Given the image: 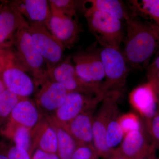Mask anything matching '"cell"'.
Masks as SVG:
<instances>
[{
    "mask_svg": "<svg viewBox=\"0 0 159 159\" xmlns=\"http://www.w3.org/2000/svg\"><path fill=\"white\" fill-rule=\"evenodd\" d=\"M126 33L122 51L129 68H147L159 48V27L129 12L125 20Z\"/></svg>",
    "mask_w": 159,
    "mask_h": 159,
    "instance_id": "obj_1",
    "label": "cell"
},
{
    "mask_svg": "<svg viewBox=\"0 0 159 159\" xmlns=\"http://www.w3.org/2000/svg\"><path fill=\"white\" fill-rule=\"evenodd\" d=\"M13 48L0 49V74L6 89L22 98L34 93L36 85Z\"/></svg>",
    "mask_w": 159,
    "mask_h": 159,
    "instance_id": "obj_2",
    "label": "cell"
},
{
    "mask_svg": "<svg viewBox=\"0 0 159 159\" xmlns=\"http://www.w3.org/2000/svg\"><path fill=\"white\" fill-rule=\"evenodd\" d=\"M29 27L18 32L12 48L20 61L32 75L37 87L49 78L48 68L44 60L34 46Z\"/></svg>",
    "mask_w": 159,
    "mask_h": 159,
    "instance_id": "obj_3",
    "label": "cell"
},
{
    "mask_svg": "<svg viewBox=\"0 0 159 159\" xmlns=\"http://www.w3.org/2000/svg\"><path fill=\"white\" fill-rule=\"evenodd\" d=\"M89 29L102 47L120 48L125 34L122 21L107 13L95 11L84 14Z\"/></svg>",
    "mask_w": 159,
    "mask_h": 159,
    "instance_id": "obj_4",
    "label": "cell"
},
{
    "mask_svg": "<svg viewBox=\"0 0 159 159\" xmlns=\"http://www.w3.org/2000/svg\"><path fill=\"white\" fill-rule=\"evenodd\" d=\"M99 52L105 73L103 86L105 92L121 93L130 70L123 52L112 47H102Z\"/></svg>",
    "mask_w": 159,
    "mask_h": 159,
    "instance_id": "obj_5",
    "label": "cell"
},
{
    "mask_svg": "<svg viewBox=\"0 0 159 159\" xmlns=\"http://www.w3.org/2000/svg\"><path fill=\"white\" fill-rule=\"evenodd\" d=\"M49 78L62 84L68 93L77 92L98 96L106 93L102 85L91 84L84 81L76 72L72 56L64 57L59 63L48 70Z\"/></svg>",
    "mask_w": 159,
    "mask_h": 159,
    "instance_id": "obj_6",
    "label": "cell"
},
{
    "mask_svg": "<svg viewBox=\"0 0 159 159\" xmlns=\"http://www.w3.org/2000/svg\"><path fill=\"white\" fill-rule=\"evenodd\" d=\"M121 95L119 92H109L101 102L99 110L93 119V145L100 157L105 159L113 150L107 145L106 134L110 120L118 112L117 101Z\"/></svg>",
    "mask_w": 159,
    "mask_h": 159,
    "instance_id": "obj_7",
    "label": "cell"
},
{
    "mask_svg": "<svg viewBox=\"0 0 159 159\" xmlns=\"http://www.w3.org/2000/svg\"><path fill=\"white\" fill-rule=\"evenodd\" d=\"M29 30L34 46L44 60L48 70L64 58L66 47L46 26L30 24Z\"/></svg>",
    "mask_w": 159,
    "mask_h": 159,
    "instance_id": "obj_8",
    "label": "cell"
},
{
    "mask_svg": "<svg viewBox=\"0 0 159 159\" xmlns=\"http://www.w3.org/2000/svg\"><path fill=\"white\" fill-rule=\"evenodd\" d=\"M97 42L84 50H80L72 56L76 72L84 81L96 85H102L105 73Z\"/></svg>",
    "mask_w": 159,
    "mask_h": 159,
    "instance_id": "obj_9",
    "label": "cell"
},
{
    "mask_svg": "<svg viewBox=\"0 0 159 159\" xmlns=\"http://www.w3.org/2000/svg\"><path fill=\"white\" fill-rule=\"evenodd\" d=\"M107 94L95 96L77 92L68 93L63 103L51 118L60 125L66 127L73 119L82 112L97 107Z\"/></svg>",
    "mask_w": 159,
    "mask_h": 159,
    "instance_id": "obj_10",
    "label": "cell"
},
{
    "mask_svg": "<svg viewBox=\"0 0 159 159\" xmlns=\"http://www.w3.org/2000/svg\"><path fill=\"white\" fill-rule=\"evenodd\" d=\"M29 25L11 1L0 2V49L13 47L18 32Z\"/></svg>",
    "mask_w": 159,
    "mask_h": 159,
    "instance_id": "obj_11",
    "label": "cell"
},
{
    "mask_svg": "<svg viewBox=\"0 0 159 159\" xmlns=\"http://www.w3.org/2000/svg\"><path fill=\"white\" fill-rule=\"evenodd\" d=\"M46 26L68 49L77 43L83 31L77 16H73L54 11H51Z\"/></svg>",
    "mask_w": 159,
    "mask_h": 159,
    "instance_id": "obj_12",
    "label": "cell"
},
{
    "mask_svg": "<svg viewBox=\"0 0 159 159\" xmlns=\"http://www.w3.org/2000/svg\"><path fill=\"white\" fill-rule=\"evenodd\" d=\"M129 101L132 107L146 121L151 119L157 110L158 97L149 81L134 89L129 93Z\"/></svg>",
    "mask_w": 159,
    "mask_h": 159,
    "instance_id": "obj_13",
    "label": "cell"
},
{
    "mask_svg": "<svg viewBox=\"0 0 159 159\" xmlns=\"http://www.w3.org/2000/svg\"><path fill=\"white\" fill-rule=\"evenodd\" d=\"M40 85L35 96L36 105L45 111L55 113L63 103L68 92L62 84L49 78Z\"/></svg>",
    "mask_w": 159,
    "mask_h": 159,
    "instance_id": "obj_14",
    "label": "cell"
},
{
    "mask_svg": "<svg viewBox=\"0 0 159 159\" xmlns=\"http://www.w3.org/2000/svg\"><path fill=\"white\" fill-rule=\"evenodd\" d=\"M11 2L20 11L29 24L46 26L51 14L49 1L16 0Z\"/></svg>",
    "mask_w": 159,
    "mask_h": 159,
    "instance_id": "obj_15",
    "label": "cell"
},
{
    "mask_svg": "<svg viewBox=\"0 0 159 159\" xmlns=\"http://www.w3.org/2000/svg\"><path fill=\"white\" fill-rule=\"evenodd\" d=\"M96 108L92 107L82 112L66 127L78 145H93V119Z\"/></svg>",
    "mask_w": 159,
    "mask_h": 159,
    "instance_id": "obj_16",
    "label": "cell"
},
{
    "mask_svg": "<svg viewBox=\"0 0 159 159\" xmlns=\"http://www.w3.org/2000/svg\"><path fill=\"white\" fill-rule=\"evenodd\" d=\"M31 138L33 152L37 148L48 153H57V134L48 119H41L31 129Z\"/></svg>",
    "mask_w": 159,
    "mask_h": 159,
    "instance_id": "obj_17",
    "label": "cell"
},
{
    "mask_svg": "<svg viewBox=\"0 0 159 159\" xmlns=\"http://www.w3.org/2000/svg\"><path fill=\"white\" fill-rule=\"evenodd\" d=\"M150 144L142 128L125 134L117 149L125 159H137L148 149Z\"/></svg>",
    "mask_w": 159,
    "mask_h": 159,
    "instance_id": "obj_18",
    "label": "cell"
},
{
    "mask_svg": "<svg viewBox=\"0 0 159 159\" xmlns=\"http://www.w3.org/2000/svg\"><path fill=\"white\" fill-rule=\"evenodd\" d=\"M80 8L84 13L95 11L107 13L121 20H125L129 16L123 2L118 0H87L81 1Z\"/></svg>",
    "mask_w": 159,
    "mask_h": 159,
    "instance_id": "obj_19",
    "label": "cell"
},
{
    "mask_svg": "<svg viewBox=\"0 0 159 159\" xmlns=\"http://www.w3.org/2000/svg\"><path fill=\"white\" fill-rule=\"evenodd\" d=\"M38 108L29 98H21L11 112V119L17 125L32 129L41 119Z\"/></svg>",
    "mask_w": 159,
    "mask_h": 159,
    "instance_id": "obj_20",
    "label": "cell"
},
{
    "mask_svg": "<svg viewBox=\"0 0 159 159\" xmlns=\"http://www.w3.org/2000/svg\"><path fill=\"white\" fill-rule=\"evenodd\" d=\"M57 134V154L60 159H71L78 146L77 142L66 127L60 125L53 118L48 119Z\"/></svg>",
    "mask_w": 159,
    "mask_h": 159,
    "instance_id": "obj_21",
    "label": "cell"
},
{
    "mask_svg": "<svg viewBox=\"0 0 159 159\" xmlns=\"http://www.w3.org/2000/svg\"><path fill=\"white\" fill-rule=\"evenodd\" d=\"M128 3L132 12L148 16L159 27V0H131Z\"/></svg>",
    "mask_w": 159,
    "mask_h": 159,
    "instance_id": "obj_22",
    "label": "cell"
},
{
    "mask_svg": "<svg viewBox=\"0 0 159 159\" xmlns=\"http://www.w3.org/2000/svg\"><path fill=\"white\" fill-rule=\"evenodd\" d=\"M118 112L115 114L110 120L106 134L107 145L111 150H115L116 147L122 143L125 134L118 120Z\"/></svg>",
    "mask_w": 159,
    "mask_h": 159,
    "instance_id": "obj_23",
    "label": "cell"
},
{
    "mask_svg": "<svg viewBox=\"0 0 159 159\" xmlns=\"http://www.w3.org/2000/svg\"><path fill=\"white\" fill-rule=\"evenodd\" d=\"M51 11L77 16V10L80 8L81 1L72 0H50Z\"/></svg>",
    "mask_w": 159,
    "mask_h": 159,
    "instance_id": "obj_24",
    "label": "cell"
},
{
    "mask_svg": "<svg viewBox=\"0 0 159 159\" xmlns=\"http://www.w3.org/2000/svg\"><path fill=\"white\" fill-rule=\"evenodd\" d=\"M17 125L13 134L15 146L27 151L31 157L33 152L31 129L22 125Z\"/></svg>",
    "mask_w": 159,
    "mask_h": 159,
    "instance_id": "obj_25",
    "label": "cell"
},
{
    "mask_svg": "<svg viewBox=\"0 0 159 159\" xmlns=\"http://www.w3.org/2000/svg\"><path fill=\"white\" fill-rule=\"evenodd\" d=\"M22 98L6 89L0 96V116L6 117L11 112Z\"/></svg>",
    "mask_w": 159,
    "mask_h": 159,
    "instance_id": "obj_26",
    "label": "cell"
},
{
    "mask_svg": "<svg viewBox=\"0 0 159 159\" xmlns=\"http://www.w3.org/2000/svg\"><path fill=\"white\" fill-rule=\"evenodd\" d=\"M118 120L125 135L142 128L139 116L134 113H128L120 116Z\"/></svg>",
    "mask_w": 159,
    "mask_h": 159,
    "instance_id": "obj_27",
    "label": "cell"
},
{
    "mask_svg": "<svg viewBox=\"0 0 159 159\" xmlns=\"http://www.w3.org/2000/svg\"><path fill=\"white\" fill-rule=\"evenodd\" d=\"M146 125L152 139V143L159 151V100L157 112L151 119L146 120Z\"/></svg>",
    "mask_w": 159,
    "mask_h": 159,
    "instance_id": "obj_28",
    "label": "cell"
},
{
    "mask_svg": "<svg viewBox=\"0 0 159 159\" xmlns=\"http://www.w3.org/2000/svg\"><path fill=\"white\" fill-rule=\"evenodd\" d=\"M100 156L93 145H79L71 159H99Z\"/></svg>",
    "mask_w": 159,
    "mask_h": 159,
    "instance_id": "obj_29",
    "label": "cell"
},
{
    "mask_svg": "<svg viewBox=\"0 0 159 159\" xmlns=\"http://www.w3.org/2000/svg\"><path fill=\"white\" fill-rule=\"evenodd\" d=\"M7 156L9 159H31V156L27 151L16 146L9 149Z\"/></svg>",
    "mask_w": 159,
    "mask_h": 159,
    "instance_id": "obj_30",
    "label": "cell"
},
{
    "mask_svg": "<svg viewBox=\"0 0 159 159\" xmlns=\"http://www.w3.org/2000/svg\"><path fill=\"white\" fill-rule=\"evenodd\" d=\"M147 75H151L159 71V48L156 53V56L152 62L149 64L147 68Z\"/></svg>",
    "mask_w": 159,
    "mask_h": 159,
    "instance_id": "obj_31",
    "label": "cell"
},
{
    "mask_svg": "<svg viewBox=\"0 0 159 159\" xmlns=\"http://www.w3.org/2000/svg\"><path fill=\"white\" fill-rule=\"evenodd\" d=\"M157 148L152 143L149 148L137 159H158L157 156Z\"/></svg>",
    "mask_w": 159,
    "mask_h": 159,
    "instance_id": "obj_32",
    "label": "cell"
},
{
    "mask_svg": "<svg viewBox=\"0 0 159 159\" xmlns=\"http://www.w3.org/2000/svg\"><path fill=\"white\" fill-rule=\"evenodd\" d=\"M49 153L40 148L34 151L31 159H49Z\"/></svg>",
    "mask_w": 159,
    "mask_h": 159,
    "instance_id": "obj_33",
    "label": "cell"
},
{
    "mask_svg": "<svg viewBox=\"0 0 159 159\" xmlns=\"http://www.w3.org/2000/svg\"><path fill=\"white\" fill-rule=\"evenodd\" d=\"M104 159H125L119 152L118 149H116L107 157Z\"/></svg>",
    "mask_w": 159,
    "mask_h": 159,
    "instance_id": "obj_34",
    "label": "cell"
},
{
    "mask_svg": "<svg viewBox=\"0 0 159 159\" xmlns=\"http://www.w3.org/2000/svg\"><path fill=\"white\" fill-rule=\"evenodd\" d=\"M6 89L2 80V77H1V74H0V96L2 95L4 91Z\"/></svg>",
    "mask_w": 159,
    "mask_h": 159,
    "instance_id": "obj_35",
    "label": "cell"
},
{
    "mask_svg": "<svg viewBox=\"0 0 159 159\" xmlns=\"http://www.w3.org/2000/svg\"><path fill=\"white\" fill-rule=\"evenodd\" d=\"M49 159H60L57 153H49Z\"/></svg>",
    "mask_w": 159,
    "mask_h": 159,
    "instance_id": "obj_36",
    "label": "cell"
},
{
    "mask_svg": "<svg viewBox=\"0 0 159 159\" xmlns=\"http://www.w3.org/2000/svg\"><path fill=\"white\" fill-rule=\"evenodd\" d=\"M0 159H9L7 156L0 154Z\"/></svg>",
    "mask_w": 159,
    "mask_h": 159,
    "instance_id": "obj_37",
    "label": "cell"
},
{
    "mask_svg": "<svg viewBox=\"0 0 159 159\" xmlns=\"http://www.w3.org/2000/svg\"><path fill=\"white\" fill-rule=\"evenodd\" d=\"M158 159H159V158H158Z\"/></svg>",
    "mask_w": 159,
    "mask_h": 159,
    "instance_id": "obj_38",
    "label": "cell"
}]
</instances>
